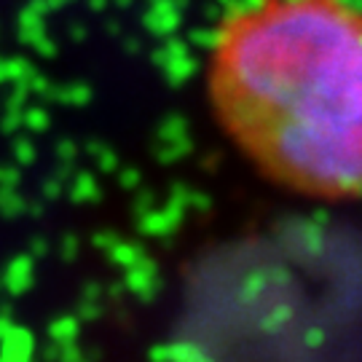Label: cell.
<instances>
[{"label": "cell", "instance_id": "cell-1", "mask_svg": "<svg viewBox=\"0 0 362 362\" xmlns=\"http://www.w3.org/2000/svg\"><path fill=\"white\" fill-rule=\"evenodd\" d=\"M212 116L290 194L362 199V3L247 0L220 16L204 65Z\"/></svg>", "mask_w": 362, "mask_h": 362}]
</instances>
